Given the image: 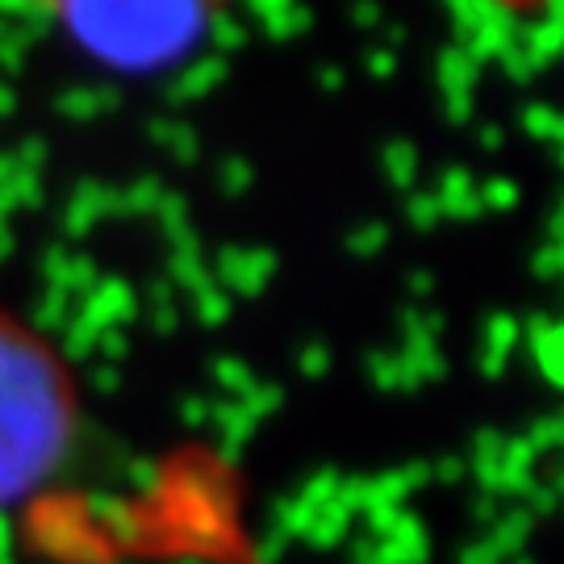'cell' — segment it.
<instances>
[{
  "mask_svg": "<svg viewBox=\"0 0 564 564\" xmlns=\"http://www.w3.org/2000/svg\"><path fill=\"white\" fill-rule=\"evenodd\" d=\"M51 9L84 59L121 76L184 63L223 13L218 0H51Z\"/></svg>",
  "mask_w": 564,
  "mask_h": 564,
  "instance_id": "obj_1",
  "label": "cell"
},
{
  "mask_svg": "<svg viewBox=\"0 0 564 564\" xmlns=\"http://www.w3.org/2000/svg\"><path fill=\"white\" fill-rule=\"evenodd\" d=\"M67 423V389L55 356L0 314V477L39 468Z\"/></svg>",
  "mask_w": 564,
  "mask_h": 564,
  "instance_id": "obj_2",
  "label": "cell"
},
{
  "mask_svg": "<svg viewBox=\"0 0 564 564\" xmlns=\"http://www.w3.org/2000/svg\"><path fill=\"white\" fill-rule=\"evenodd\" d=\"M519 39H523V21H519V13H514L510 4H502L473 39L464 42V51H468V59L481 67V63H494V59H502V55H510V51L519 46Z\"/></svg>",
  "mask_w": 564,
  "mask_h": 564,
  "instance_id": "obj_3",
  "label": "cell"
},
{
  "mask_svg": "<svg viewBox=\"0 0 564 564\" xmlns=\"http://www.w3.org/2000/svg\"><path fill=\"white\" fill-rule=\"evenodd\" d=\"M435 80H440V93H444V101H460V97H473V88L481 80V67L468 59V51L464 46H447L440 63H435Z\"/></svg>",
  "mask_w": 564,
  "mask_h": 564,
  "instance_id": "obj_4",
  "label": "cell"
},
{
  "mask_svg": "<svg viewBox=\"0 0 564 564\" xmlns=\"http://www.w3.org/2000/svg\"><path fill=\"white\" fill-rule=\"evenodd\" d=\"M435 202H440V214H444V218H460V223H473L477 214H485L481 202H477V184L468 176V167H447Z\"/></svg>",
  "mask_w": 564,
  "mask_h": 564,
  "instance_id": "obj_5",
  "label": "cell"
},
{
  "mask_svg": "<svg viewBox=\"0 0 564 564\" xmlns=\"http://www.w3.org/2000/svg\"><path fill=\"white\" fill-rule=\"evenodd\" d=\"M519 46H523L527 55H531V63L535 67H547V63H556L564 55V30L556 25V21H531V25H523V39H519Z\"/></svg>",
  "mask_w": 564,
  "mask_h": 564,
  "instance_id": "obj_6",
  "label": "cell"
},
{
  "mask_svg": "<svg viewBox=\"0 0 564 564\" xmlns=\"http://www.w3.org/2000/svg\"><path fill=\"white\" fill-rule=\"evenodd\" d=\"M381 167H384V181L393 184V188H410V184L419 181V147L405 139L384 142Z\"/></svg>",
  "mask_w": 564,
  "mask_h": 564,
  "instance_id": "obj_7",
  "label": "cell"
},
{
  "mask_svg": "<svg viewBox=\"0 0 564 564\" xmlns=\"http://www.w3.org/2000/svg\"><path fill=\"white\" fill-rule=\"evenodd\" d=\"M506 0H452L447 4V13H452V25H456V46H464V42L473 39L477 30H481L485 21L494 18L498 9H502Z\"/></svg>",
  "mask_w": 564,
  "mask_h": 564,
  "instance_id": "obj_8",
  "label": "cell"
},
{
  "mask_svg": "<svg viewBox=\"0 0 564 564\" xmlns=\"http://www.w3.org/2000/svg\"><path fill=\"white\" fill-rule=\"evenodd\" d=\"M519 121H523V130L531 134V139L556 142V147L564 142V113L561 109H552V105H527Z\"/></svg>",
  "mask_w": 564,
  "mask_h": 564,
  "instance_id": "obj_9",
  "label": "cell"
},
{
  "mask_svg": "<svg viewBox=\"0 0 564 564\" xmlns=\"http://www.w3.org/2000/svg\"><path fill=\"white\" fill-rule=\"evenodd\" d=\"M477 202H481V209H498V214H506V209L519 205V184L506 181V176H494V181L477 184Z\"/></svg>",
  "mask_w": 564,
  "mask_h": 564,
  "instance_id": "obj_10",
  "label": "cell"
},
{
  "mask_svg": "<svg viewBox=\"0 0 564 564\" xmlns=\"http://www.w3.org/2000/svg\"><path fill=\"white\" fill-rule=\"evenodd\" d=\"M310 9H305V4H289V9H284V13H276V18H268V34H272V39H297V34H305V30H310Z\"/></svg>",
  "mask_w": 564,
  "mask_h": 564,
  "instance_id": "obj_11",
  "label": "cell"
},
{
  "mask_svg": "<svg viewBox=\"0 0 564 564\" xmlns=\"http://www.w3.org/2000/svg\"><path fill=\"white\" fill-rule=\"evenodd\" d=\"M535 335H544V343H540V356H544V364L552 368V377H556V381H564V326L547 330V323H535Z\"/></svg>",
  "mask_w": 564,
  "mask_h": 564,
  "instance_id": "obj_12",
  "label": "cell"
},
{
  "mask_svg": "<svg viewBox=\"0 0 564 564\" xmlns=\"http://www.w3.org/2000/svg\"><path fill=\"white\" fill-rule=\"evenodd\" d=\"M405 218H410L414 230H431V226L444 218V214H440V202H435V193H414V197L405 202Z\"/></svg>",
  "mask_w": 564,
  "mask_h": 564,
  "instance_id": "obj_13",
  "label": "cell"
},
{
  "mask_svg": "<svg viewBox=\"0 0 564 564\" xmlns=\"http://www.w3.org/2000/svg\"><path fill=\"white\" fill-rule=\"evenodd\" d=\"M498 63H502V72H506V76H510L514 84H531L535 76H540V67L531 63V55H527L523 46H514V51H510V55H502Z\"/></svg>",
  "mask_w": 564,
  "mask_h": 564,
  "instance_id": "obj_14",
  "label": "cell"
},
{
  "mask_svg": "<svg viewBox=\"0 0 564 564\" xmlns=\"http://www.w3.org/2000/svg\"><path fill=\"white\" fill-rule=\"evenodd\" d=\"M384 242H389V230H384L381 223H368V226H360V230L351 235V242H347V247H351L356 256H377Z\"/></svg>",
  "mask_w": 564,
  "mask_h": 564,
  "instance_id": "obj_15",
  "label": "cell"
},
{
  "mask_svg": "<svg viewBox=\"0 0 564 564\" xmlns=\"http://www.w3.org/2000/svg\"><path fill=\"white\" fill-rule=\"evenodd\" d=\"M535 272H540V276H561L564 272V256L556 242H547V247L535 251Z\"/></svg>",
  "mask_w": 564,
  "mask_h": 564,
  "instance_id": "obj_16",
  "label": "cell"
},
{
  "mask_svg": "<svg viewBox=\"0 0 564 564\" xmlns=\"http://www.w3.org/2000/svg\"><path fill=\"white\" fill-rule=\"evenodd\" d=\"M368 72H372V80H389V76L398 72V55H393L389 46H377V51L368 55Z\"/></svg>",
  "mask_w": 564,
  "mask_h": 564,
  "instance_id": "obj_17",
  "label": "cell"
},
{
  "mask_svg": "<svg viewBox=\"0 0 564 564\" xmlns=\"http://www.w3.org/2000/svg\"><path fill=\"white\" fill-rule=\"evenodd\" d=\"M351 21H356L360 30H377V25H381V4H377V0H356V4H351Z\"/></svg>",
  "mask_w": 564,
  "mask_h": 564,
  "instance_id": "obj_18",
  "label": "cell"
},
{
  "mask_svg": "<svg viewBox=\"0 0 564 564\" xmlns=\"http://www.w3.org/2000/svg\"><path fill=\"white\" fill-rule=\"evenodd\" d=\"M247 4H251L263 21H268V18H276V13H284L289 4H297V0H247Z\"/></svg>",
  "mask_w": 564,
  "mask_h": 564,
  "instance_id": "obj_19",
  "label": "cell"
},
{
  "mask_svg": "<svg viewBox=\"0 0 564 564\" xmlns=\"http://www.w3.org/2000/svg\"><path fill=\"white\" fill-rule=\"evenodd\" d=\"M477 142H481L485 151H498V147H502V142H506L502 126H485L481 134H477Z\"/></svg>",
  "mask_w": 564,
  "mask_h": 564,
  "instance_id": "obj_20",
  "label": "cell"
},
{
  "mask_svg": "<svg viewBox=\"0 0 564 564\" xmlns=\"http://www.w3.org/2000/svg\"><path fill=\"white\" fill-rule=\"evenodd\" d=\"M247 181H251V176H247V167H242V163H230V167H226V176H223L226 188H242Z\"/></svg>",
  "mask_w": 564,
  "mask_h": 564,
  "instance_id": "obj_21",
  "label": "cell"
},
{
  "mask_svg": "<svg viewBox=\"0 0 564 564\" xmlns=\"http://www.w3.org/2000/svg\"><path fill=\"white\" fill-rule=\"evenodd\" d=\"M318 84L335 93V88H343V72H339V67H323V72H318Z\"/></svg>",
  "mask_w": 564,
  "mask_h": 564,
  "instance_id": "obj_22",
  "label": "cell"
},
{
  "mask_svg": "<svg viewBox=\"0 0 564 564\" xmlns=\"http://www.w3.org/2000/svg\"><path fill=\"white\" fill-rule=\"evenodd\" d=\"M544 18L556 21V25L564 30V0H544Z\"/></svg>",
  "mask_w": 564,
  "mask_h": 564,
  "instance_id": "obj_23",
  "label": "cell"
},
{
  "mask_svg": "<svg viewBox=\"0 0 564 564\" xmlns=\"http://www.w3.org/2000/svg\"><path fill=\"white\" fill-rule=\"evenodd\" d=\"M402 39H405V30L402 25H393V30H389V51H393V46H402Z\"/></svg>",
  "mask_w": 564,
  "mask_h": 564,
  "instance_id": "obj_24",
  "label": "cell"
},
{
  "mask_svg": "<svg viewBox=\"0 0 564 564\" xmlns=\"http://www.w3.org/2000/svg\"><path fill=\"white\" fill-rule=\"evenodd\" d=\"M561 163H564V142H561Z\"/></svg>",
  "mask_w": 564,
  "mask_h": 564,
  "instance_id": "obj_25",
  "label": "cell"
},
{
  "mask_svg": "<svg viewBox=\"0 0 564 564\" xmlns=\"http://www.w3.org/2000/svg\"><path fill=\"white\" fill-rule=\"evenodd\" d=\"M561 256H564V242H561Z\"/></svg>",
  "mask_w": 564,
  "mask_h": 564,
  "instance_id": "obj_26",
  "label": "cell"
},
{
  "mask_svg": "<svg viewBox=\"0 0 564 564\" xmlns=\"http://www.w3.org/2000/svg\"><path fill=\"white\" fill-rule=\"evenodd\" d=\"M444 4H452V0H444Z\"/></svg>",
  "mask_w": 564,
  "mask_h": 564,
  "instance_id": "obj_27",
  "label": "cell"
},
{
  "mask_svg": "<svg viewBox=\"0 0 564 564\" xmlns=\"http://www.w3.org/2000/svg\"><path fill=\"white\" fill-rule=\"evenodd\" d=\"M561 209H564V202H561Z\"/></svg>",
  "mask_w": 564,
  "mask_h": 564,
  "instance_id": "obj_28",
  "label": "cell"
}]
</instances>
